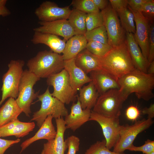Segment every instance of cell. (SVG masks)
<instances>
[{"label":"cell","instance_id":"cell-1","mask_svg":"<svg viewBox=\"0 0 154 154\" xmlns=\"http://www.w3.org/2000/svg\"><path fill=\"white\" fill-rule=\"evenodd\" d=\"M119 91L126 100L131 93L137 97L148 101L154 96V75L135 69L118 80Z\"/></svg>","mask_w":154,"mask_h":154},{"label":"cell","instance_id":"cell-2","mask_svg":"<svg viewBox=\"0 0 154 154\" xmlns=\"http://www.w3.org/2000/svg\"><path fill=\"white\" fill-rule=\"evenodd\" d=\"M102 69L118 81L122 76L135 69L125 41L99 57Z\"/></svg>","mask_w":154,"mask_h":154},{"label":"cell","instance_id":"cell-3","mask_svg":"<svg viewBox=\"0 0 154 154\" xmlns=\"http://www.w3.org/2000/svg\"><path fill=\"white\" fill-rule=\"evenodd\" d=\"M62 55L51 50L39 52L27 63L28 70L39 78H48L64 68Z\"/></svg>","mask_w":154,"mask_h":154},{"label":"cell","instance_id":"cell-4","mask_svg":"<svg viewBox=\"0 0 154 154\" xmlns=\"http://www.w3.org/2000/svg\"><path fill=\"white\" fill-rule=\"evenodd\" d=\"M37 98V101L41 103V107L39 110L34 113L31 121H36L39 128L49 115L56 119L65 117L69 114L65 104L52 96L49 87Z\"/></svg>","mask_w":154,"mask_h":154},{"label":"cell","instance_id":"cell-5","mask_svg":"<svg viewBox=\"0 0 154 154\" xmlns=\"http://www.w3.org/2000/svg\"><path fill=\"white\" fill-rule=\"evenodd\" d=\"M40 79L27 69L23 70L19 86V94L15 100L19 107L27 117H30L31 105L39 95L40 91L35 92L33 87Z\"/></svg>","mask_w":154,"mask_h":154},{"label":"cell","instance_id":"cell-6","mask_svg":"<svg viewBox=\"0 0 154 154\" xmlns=\"http://www.w3.org/2000/svg\"><path fill=\"white\" fill-rule=\"evenodd\" d=\"M25 64L21 60H12L8 64V69L2 77L0 106L7 98L16 99L19 94V86Z\"/></svg>","mask_w":154,"mask_h":154},{"label":"cell","instance_id":"cell-7","mask_svg":"<svg viewBox=\"0 0 154 154\" xmlns=\"http://www.w3.org/2000/svg\"><path fill=\"white\" fill-rule=\"evenodd\" d=\"M152 119L147 118L136 120L132 125H121L118 139L113 151L123 153L133 145L135 139L140 133L150 127L153 124Z\"/></svg>","mask_w":154,"mask_h":154},{"label":"cell","instance_id":"cell-8","mask_svg":"<svg viewBox=\"0 0 154 154\" xmlns=\"http://www.w3.org/2000/svg\"><path fill=\"white\" fill-rule=\"evenodd\" d=\"M125 100L119 89H111L99 95L92 110L106 117H119Z\"/></svg>","mask_w":154,"mask_h":154},{"label":"cell","instance_id":"cell-9","mask_svg":"<svg viewBox=\"0 0 154 154\" xmlns=\"http://www.w3.org/2000/svg\"><path fill=\"white\" fill-rule=\"evenodd\" d=\"M46 82L49 86L53 87L52 96L64 104H68L76 100L77 96L70 85L68 74L64 69L47 78Z\"/></svg>","mask_w":154,"mask_h":154},{"label":"cell","instance_id":"cell-10","mask_svg":"<svg viewBox=\"0 0 154 154\" xmlns=\"http://www.w3.org/2000/svg\"><path fill=\"white\" fill-rule=\"evenodd\" d=\"M104 26L107 33L108 44L112 47L117 46L125 40V32L122 28L117 13L109 3L101 11Z\"/></svg>","mask_w":154,"mask_h":154},{"label":"cell","instance_id":"cell-11","mask_svg":"<svg viewBox=\"0 0 154 154\" xmlns=\"http://www.w3.org/2000/svg\"><path fill=\"white\" fill-rule=\"evenodd\" d=\"M89 121L97 122L102 129L106 142V146L110 149L114 147L119 137L121 125L119 117H109L91 110Z\"/></svg>","mask_w":154,"mask_h":154},{"label":"cell","instance_id":"cell-12","mask_svg":"<svg viewBox=\"0 0 154 154\" xmlns=\"http://www.w3.org/2000/svg\"><path fill=\"white\" fill-rule=\"evenodd\" d=\"M71 10L69 6L60 7L54 2L46 1L35 9V13L40 21L49 22L67 20Z\"/></svg>","mask_w":154,"mask_h":154},{"label":"cell","instance_id":"cell-13","mask_svg":"<svg viewBox=\"0 0 154 154\" xmlns=\"http://www.w3.org/2000/svg\"><path fill=\"white\" fill-rule=\"evenodd\" d=\"M136 25V31L133 34L134 38L139 46L145 58L147 60L149 48V23L140 11L132 10Z\"/></svg>","mask_w":154,"mask_h":154},{"label":"cell","instance_id":"cell-14","mask_svg":"<svg viewBox=\"0 0 154 154\" xmlns=\"http://www.w3.org/2000/svg\"><path fill=\"white\" fill-rule=\"evenodd\" d=\"M40 26L34 28V32H38L60 36L68 40L75 35L74 31L68 20L61 19L46 22L39 21Z\"/></svg>","mask_w":154,"mask_h":154},{"label":"cell","instance_id":"cell-15","mask_svg":"<svg viewBox=\"0 0 154 154\" xmlns=\"http://www.w3.org/2000/svg\"><path fill=\"white\" fill-rule=\"evenodd\" d=\"M57 128L55 138L43 144V149L47 154H64L68 146L64 140V132L66 129L63 117L55 119Z\"/></svg>","mask_w":154,"mask_h":154},{"label":"cell","instance_id":"cell-16","mask_svg":"<svg viewBox=\"0 0 154 154\" xmlns=\"http://www.w3.org/2000/svg\"><path fill=\"white\" fill-rule=\"evenodd\" d=\"M76 103L73 102L69 114L65 117L64 121L66 129L75 131L86 122L89 121L91 110L83 109L77 98Z\"/></svg>","mask_w":154,"mask_h":154},{"label":"cell","instance_id":"cell-17","mask_svg":"<svg viewBox=\"0 0 154 154\" xmlns=\"http://www.w3.org/2000/svg\"><path fill=\"white\" fill-rule=\"evenodd\" d=\"M75 58L64 61V68L68 73L70 85L74 92L77 91L92 79L82 69L77 66Z\"/></svg>","mask_w":154,"mask_h":154},{"label":"cell","instance_id":"cell-18","mask_svg":"<svg viewBox=\"0 0 154 154\" xmlns=\"http://www.w3.org/2000/svg\"><path fill=\"white\" fill-rule=\"evenodd\" d=\"M90 74V77L100 95L111 89H119L118 81L102 69Z\"/></svg>","mask_w":154,"mask_h":154},{"label":"cell","instance_id":"cell-19","mask_svg":"<svg viewBox=\"0 0 154 154\" xmlns=\"http://www.w3.org/2000/svg\"><path fill=\"white\" fill-rule=\"evenodd\" d=\"M125 34V42L135 68L147 73L149 64L135 41L133 34L127 32Z\"/></svg>","mask_w":154,"mask_h":154},{"label":"cell","instance_id":"cell-20","mask_svg":"<svg viewBox=\"0 0 154 154\" xmlns=\"http://www.w3.org/2000/svg\"><path fill=\"white\" fill-rule=\"evenodd\" d=\"M34 122H23L18 119L0 127V137L14 136L19 138L28 135L35 127Z\"/></svg>","mask_w":154,"mask_h":154},{"label":"cell","instance_id":"cell-21","mask_svg":"<svg viewBox=\"0 0 154 154\" xmlns=\"http://www.w3.org/2000/svg\"><path fill=\"white\" fill-rule=\"evenodd\" d=\"M53 118L51 115L48 116L35 134L22 143L20 145L21 148L20 153L37 140L45 139L48 141L55 138L56 131L52 123Z\"/></svg>","mask_w":154,"mask_h":154},{"label":"cell","instance_id":"cell-22","mask_svg":"<svg viewBox=\"0 0 154 154\" xmlns=\"http://www.w3.org/2000/svg\"><path fill=\"white\" fill-rule=\"evenodd\" d=\"M31 41L35 44L46 45L52 52L60 54L64 50L66 40L54 35L35 31Z\"/></svg>","mask_w":154,"mask_h":154},{"label":"cell","instance_id":"cell-23","mask_svg":"<svg viewBox=\"0 0 154 154\" xmlns=\"http://www.w3.org/2000/svg\"><path fill=\"white\" fill-rule=\"evenodd\" d=\"M75 62L76 65L87 74L102 69L99 57L86 48L77 55Z\"/></svg>","mask_w":154,"mask_h":154},{"label":"cell","instance_id":"cell-24","mask_svg":"<svg viewBox=\"0 0 154 154\" xmlns=\"http://www.w3.org/2000/svg\"><path fill=\"white\" fill-rule=\"evenodd\" d=\"M66 42L62 55L64 60L75 58L86 48L87 41L84 35H75Z\"/></svg>","mask_w":154,"mask_h":154},{"label":"cell","instance_id":"cell-25","mask_svg":"<svg viewBox=\"0 0 154 154\" xmlns=\"http://www.w3.org/2000/svg\"><path fill=\"white\" fill-rule=\"evenodd\" d=\"M22 112L15 99L9 98L0 108V127L18 119Z\"/></svg>","mask_w":154,"mask_h":154},{"label":"cell","instance_id":"cell-26","mask_svg":"<svg viewBox=\"0 0 154 154\" xmlns=\"http://www.w3.org/2000/svg\"><path fill=\"white\" fill-rule=\"evenodd\" d=\"M79 95L77 98L79 100L83 109L91 110L94 107L100 94L92 81L79 90Z\"/></svg>","mask_w":154,"mask_h":154},{"label":"cell","instance_id":"cell-27","mask_svg":"<svg viewBox=\"0 0 154 154\" xmlns=\"http://www.w3.org/2000/svg\"><path fill=\"white\" fill-rule=\"evenodd\" d=\"M86 14L75 9L71 10L67 20L75 35H84L86 32Z\"/></svg>","mask_w":154,"mask_h":154},{"label":"cell","instance_id":"cell-28","mask_svg":"<svg viewBox=\"0 0 154 154\" xmlns=\"http://www.w3.org/2000/svg\"><path fill=\"white\" fill-rule=\"evenodd\" d=\"M119 17L121 25L126 32L134 34L136 31L133 13L128 7L123 8L116 12Z\"/></svg>","mask_w":154,"mask_h":154},{"label":"cell","instance_id":"cell-29","mask_svg":"<svg viewBox=\"0 0 154 154\" xmlns=\"http://www.w3.org/2000/svg\"><path fill=\"white\" fill-rule=\"evenodd\" d=\"M84 35L87 42L96 41L108 44L107 32L104 25L87 31Z\"/></svg>","mask_w":154,"mask_h":154},{"label":"cell","instance_id":"cell-30","mask_svg":"<svg viewBox=\"0 0 154 154\" xmlns=\"http://www.w3.org/2000/svg\"><path fill=\"white\" fill-rule=\"evenodd\" d=\"M112 48L108 44L90 41L88 42L86 48L94 55L101 57L106 54Z\"/></svg>","mask_w":154,"mask_h":154},{"label":"cell","instance_id":"cell-31","mask_svg":"<svg viewBox=\"0 0 154 154\" xmlns=\"http://www.w3.org/2000/svg\"><path fill=\"white\" fill-rule=\"evenodd\" d=\"M71 5L74 9L86 14L100 12L92 0H73Z\"/></svg>","mask_w":154,"mask_h":154},{"label":"cell","instance_id":"cell-32","mask_svg":"<svg viewBox=\"0 0 154 154\" xmlns=\"http://www.w3.org/2000/svg\"><path fill=\"white\" fill-rule=\"evenodd\" d=\"M84 154H125L123 153H117L110 151L106 146L105 139L98 141L92 145Z\"/></svg>","mask_w":154,"mask_h":154},{"label":"cell","instance_id":"cell-33","mask_svg":"<svg viewBox=\"0 0 154 154\" xmlns=\"http://www.w3.org/2000/svg\"><path fill=\"white\" fill-rule=\"evenodd\" d=\"M86 23L87 31L103 25V18L101 11L86 14Z\"/></svg>","mask_w":154,"mask_h":154},{"label":"cell","instance_id":"cell-34","mask_svg":"<svg viewBox=\"0 0 154 154\" xmlns=\"http://www.w3.org/2000/svg\"><path fill=\"white\" fill-rule=\"evenodd\" d=\"M140 12L149 23H154V0H147L143 6Z\"/></svg>","mask_w":154,"mask_h":154},{"label":"cell","instance_id":"cell-35","mask_svg":"<svg viewBox=\"0 0 154 154\" xmlns=\"http://www.w3.org/2000/svg\"><path fill=\"white\" fill-rule=\"evenodd\" d=\"M131 151L142 152L145 154H147L154 151V141L147 139L145 143L139 146H136L133 144L127 149Z\"/></svg>","mask_w":154,"mask_h":154},{"label":"cell","instance_id":"cell-36","mask_svg":"<svg viewBox=\"0 0 154 154\" xmlns=\"http://www.w3.org/2000/svg\"><path fill=\"white\" fill-rule=\"evenodd\" d=\"M65 141L68 149L67 154H76L79 149V138L76 136L72 135L68 137Z\"/></svg>","mask_w":154,"mask_h":154},{"label":"cell","instance_id":"cell-37","mask_svg":"<svg viewBox=\"0 0 154 154\" xmlns=\"http://www.w3.org/2000/svg\"><path fill=\"white\" fill-rule=\"evenodd\" d=\"M154 59V24L149 23V48L147 61L149 64Z\"/></svg>","mask_w":154,"mask_h":154},{"label":"cell","instance_id":"cell-38","mask_svg":"<svg viewBox=\"0 0 154 154\" xmlns=\"http://www.w3.org/2000/svg\"><path fill=\"white\" fill-rule=\"evenodd\" d=\"M125 116L128 119L136 121L139 117L140 112L137 107L135 106H130L127 108L125 111Z\"/></svg>","mask_w":154,"mask_h":154},{"label":"cell","instance_id":"cell-39","mask_svg":"<svg viewBox=\"0 0 154 154\" xmlns=\"http://www.w3.org/2000/svg\"><path fill=\"white\" fill-rule=\"evenodd\" d=\"M21 141L19 138L14 140L5 139L0 138V154H4L5 151L13 145Z\"/></svg>","mask_w":154,"mask_h":154},{"label":"cell","instance_id":"cell-40","mask_svg":"<svg viewBox=\"0 0 154 154\" xmlns=\"http://www.w3.org/2000/svg\"><path fill=\"white\" fill-rule=\"evenodd\" d=\"M147 0H128L129 7L132 10L140 12L144 4Z\"/></svg>","mask_w":154,"mask_h":154},{"label":"cell","instance_id":"cell-41","mask_svg":"<svg viewBox=\"0 0 154 154\" xmlns=\"http://www.w3.org/2000/svg\"><path fill=\"white\" fill-rule=\"evenodd\" d=\"M109 1L112 8L116 12L128 5V0H110Z\"/></svg>","mask_w":154,"mask_h":154},{"label":"cell","instance_id":"cell-42","mask_svg":"<svg viewBox=\"0 0 154 154\" xmlns=\"http://www.w3.org/2000/svg\"><path fill=\"white\" fill-rule=\"evenodd\" d=\"M7 1L0 0V16L5 17L10 15L11 12L6 7Z\"/></svg>","mask_w":154,"mask_h":154},{"label":"cell","instance_id":"cell-43","mask_svg":"<svg viewBox=\"0 0 154 154\" xmlns=\"http://www.w3.org/2000/svg\"><path fill=\"white\" fill-rule=\"evenodd\" d=\"M142 113L147 115V118L152 119L154 117V104H151L148 107H145L142 110Z\"/></svg>","mask_w":154,"mask_h":154},{"label":"cell","instance_id":"cell-44","mask_svg":"<svg viewBox=\"0 0 154 154\" xmlns=\"http://www.w3.org/2000/svg\"><path fill=\"white\" fill-rule=\"evenodd\" d=\"M92 2L101 11L106 8L109 5V1L107 0H92Z\"/></svg>","mask_w":154,"mask_h":154},{"label":"cell","instance_id":"cell-45","mask_svg":"<svg viewBox=\"0 0 154 154\" xmlns=\"http://www.w3.org/2000/svg\"><path fill=\"white\" fill-rule=\"evenodd\" d=\"M147 73L150 74L154 75V60L149 64Z\"/></svg>","mask_w":154,"mask_h":154},{"label":"cell","instance_id":"cell-46","mask_svg":"<svg viewBox=\"0 0 154 154\" xmlns=\"http://www.w3.org/2000/svg\"><path fill=\"white\" fill-rule=\"evenodd\" d=\"M41 154H47L43 149L42 151Z\"/></svg>","mask_w":154,"mask_h":154},{"label":"cell","instance_id":"cell-47","mask_svg":"<svg viewBox=\"0 0 154 154\" xmlns=\"http://www.w3.org/2000/svg\"><path fill=\"white\" fill-rule=\"evenodd\" d=\"M147 154H154V151L150 153H149Z\"/></svg>","mask_w":154,"mask_h":154},{"label":"cell","instance_id":"cell-48","mask_svg":"<svg viewBox=\"0 0 154 154\" xmlns=\"http://www.w3.org/2000/svg\"></svg>","mask_w":154,"mask_h":154}]
</instances>
